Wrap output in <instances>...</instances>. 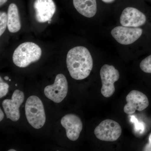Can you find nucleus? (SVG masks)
<instances>
[{
  "instance_id": "nucleus-3",
  "label": "nucleus",
  "mask_w": 151,
  "mask_h": 151,
  "mask_svg": "<svg viewBox=\"0 0 151 151\" xmlns=\"http://www.w3.org/2000/svg\"><path fill=\"white\" fill-rule=\"evenodd\" d=\"M41 55V49L37 45L32 42H25L16 49L13 55V61L18 67H26L38 60Z\"/></svg>"
},
{
  "instance_id": "nucleus-14",
  "label": "nucleus",
  "mask_w": 151,
  "mask_h": 151,
  "mask_svg": "<svg viewBox=\"0 0 151 151\" xmlns=\"http://www.w3.org/2000/svg\"><path fill=\"white\" fill-rule=\"evenodd\" d=\"M7 27L12 33L18 32L21 29V24L18 9L15 4H11L8 10Z\"/></svg>"
},
{
  "instance_id": "nucleus-2",
  "label": "nucleus",
  "mask_w": 151,
  "mask_h": 151,
  "mask_svg": "<svg viewBox=\"0 0 151 151\" xmlns=\"http://www.w3.org/2000/svg\"><path fill=\"white\" fill-rule=\"evenodd\" d=\"M141 7V0H122L115 9L119 14V25L130 27L144 26L147 23V17Z\"/></svg>"
},
{
  "instance_id": "nucleus-7",
  "label": "nucleus",
  "mask_w": 151,
  "mask_h": 151,
  "mask_svg": "<svg viewBox=\"0 0 151 151\" xmlns=\"http://www.w3.org/2000/svg\"><path fill=\"white\" fill-rule=\"evenodd\" d=\"M94 133L96 137L100 140L113 142L120 137L122 129L117 122L111 119H106L96 127Z\"/></svg>"
},
{
  "instance_id": "nucleus-24",
  "label": "nucleus",
  "mask_w": 151,
  "mask_h": 151,
  "mask_svg": "<svg viewBox=\"0 0 151 151\" xmlns=\"http://www.w3.org/2000/svg\"><path fill=\"white\" fill-rule=\"evenodd\" d=\"M16 150H14V149H11V150H9V151H16Z\"/></svg>"
},
{
  "instance_id": "nucleus-13",
  "label": "nucleus",
  "mask_w": 151,
  "mask_h": 151,
  "mask_svg": "<svg viewBox=\"0 0 151 151\" xmlns=\"http://www.w3.org/2000/svg\"><path fill=\"white\" fill-rule=\"evenodd\" d=\"M73 4L78 13L89 18L96 15L100 6L103 8L99 0H73Z\"/></svg>"
},
{
  "instance_id": "nucleus-10",
  "label": "nucleus",
  "mask_w": 151,
  "mask_h": 151,
  "mask_svg": "<svg viewBox=\"0 0 151 151\" xmlns=\"http://www.w3.org/2000/svg\"><path fill=\"white\" fill-rule=\"evenodd\" d=\"M127 104L124 108V112L131 115L136 111H142L148 107L149 101L147 97L142 92L134 90L131 91L126 97Z\"/></svg>"
},
{
  "instance_id": "nucleus-1",
  "label": "nucleus",
  "mask_w": 151,
  "mask_h": 151,
  "mask_svg": "<svg viewBox=\"0 0 151 151\" xmlns=\"http://www.w3.org/2000/svg\"><path fill=\"white\" fill-rule=\"evenodd\" d=\"M66 64L72 78L76 80H82L87 78L92 71L93 58L86 47L76 46L68 52Z\"/></svg>"
},
{
  "instance_id": "nucleus-23",
  "label": "nucleus",
  "mask_w": 151,
  "mask_h": 151,
  "mask_svg": "<svg viewBox=\"0 0 151 151\" xmlns=\"http://www.w3.org/2000/svg\"><path fill=\"white\" fill-rule=\"evenodd\" d=\"M5 79H6V80H9V78L8 76H5L4 77Z\"/></svg>"
},
{
  "instance_id": "nucleus-21",
  "label": "nucleus",
  "mask_w": 151,
  "mask_h": 151,
  "mask_svg": "<svg viewBox=\"0 0 151 151\" xmlns=\"http://www.w3.org/2000/svg\"><path fill=\"white\" fill-rule=\"evenodd\" d=\"M4 113L2 111L1 109H0V121L1 122L2 121L3 119L4 118Z\"/></svg>"
},
{
  "instance_id": "nucleus-11",
  "label": "nucleus",
  "mask_w": 151,
  "mask_h": 151,
  "mask_svg": "<svg viewBox=\"0 0 151 151\" xmlns=\"http://www.w3.org/2000/svg\"><path fill=\"white\" fill-rule=\"evenodd\" d=\"M61 124L66 130V136L70 140H77L83 128L81 119L76 115L69 114L63 116Z\"/></svg>"
},
{
  "instance_id": "nucleus-6",
  "label": "nucleus",
  "mask_w": 151,
  "mask_h": 151,
  "mask_svg": "<svg viewBox=\"0 0 151 151\" xmlns=\"http://www.w3.org/2000/svg\"><path fill=\"white\" fill-rule=\"evenodd\" d=\"M100 76L102 81L101 92L105 97H110L115 92L114 83L120 78V73L113 65L105 64L100 70Z\"/></svg>"
},
{
  "instance_id": "nucleus-8",
  "label": "nucleus",
  "mask_w": 151,
  "mask_h": 151,
  "mask_svg": "<svg viewBox=\"0 0 151 151\" xmlns=\"http://www.w3.org/2000/svg\"><path fill=\"white\" fill-rule=\"evenodd\" d=\"M68 90L67 79L63 74H58L54 84L48 85L44 89L45 96L55 103L62 102L66 97Z\"/></svg>"
},
{
  "instance_id": "nucleus-16",
  "label": "nucleus",
  "mask_w": 151,
  "mask_h": 151,
  "mask_svg": "<svg viewBox=\"0 0 151 151\" xmlns=\"http://www.w3.org/2000/svg\"><path fill=\"white\" fill-rule=\"evenodd\" d=\"M103 9H116L122 0H99Z\"/></svg>"
},
{
  "instance_id": "nucleus-19",
  "label": "nucleus",
  "mask_w": 151,
  "mask_h": 151,
  "mask_svg": "<svg viewBox=\"0 0 151 151\" xmlns=\"http://www.w3.org/2000/svg\"><path fill=\"white\" fill-rule=\"evenodd\" d=\"M9 85L4 82H0V98L4 97L7 94L9 91Z\"/></svg>"
},
{
  "instance_id": "nucleus-22",
  "label": "nucleus",
  "mask_w": 151,
  "mask_h": 151,
  "mask_svg": "<svg viewBox=\"0 0 151 151\" xmlns=\"http://www.w3.org/2000/svg\"><path fill=\"white\" fill-rule=\"evenodd\" d=\"M7 1L8 0H0V6H1V7L4 5L5 4H6Z\"/></svg>"
},
{
  "instance_id": "nucleus-5",
  "label": "nucleus",
  "mask_w": 151,
  "mask_h": 151,
  "mask_svg": "<svg viewBox=\"0 0 151 151\" xmlns=\"http://www.w3.org/2000/svg\"><path fill=\"white\" fill-rule=\"evenodd\" d=\"M144 30L141 27H130L117 25L111 29L110 34L117 43L123 46L135 44L142 36Z\"/></svg>"
},
{
  "instance_id": "nucleus-17",
  "label": "nucleus",
  "mask_w": 151,
  "mask_h": 151,
  "mask_svg": "<svg viewBox=\"0 0 151 151\" xmlns=\"http://www.w3.org/2000/svg\"><path fill=\"white\" fill-rule=\"evenodd\" d=\"M8 15L4 12L0 13V36L4 32L7 26Z\"/></svg>"
},
{
  "instance_id": "nucleus-12",
  "label": "nucleus",
  "mask_w": 151,
  "mask_h": 151,
  "mask_svg": "<svg viewBox=\"0 0 151 151\" xmlns=\"http://www.w3.org/2000/svg\"><path fill=\"white\" fill-rule=\"evenodd\" d=\"M36 19L38 22L51 20L56 11L53 0H35L34 4Z\"/></svg>"
},
{
  "instance_id": "nucleus-20",
  "label": "nucleus",
  "mask_w": 151,
  "mask_h": 151,
  "mask_svg": "<svg viewBox=\"0 0 151 151\" xmlns=\"http://www.w3.org/2000/svg\"><path fill=\"white\" fill-rule=\"evenodd\" d=\"M144 151H151V133L149 137V142L145 146L143 149Z\"/></svg>"
},
{
  "instance_id": "nucleus-9",
  "label": "nucleus",
  "mask_w": 151,
  "mask_h": 151,
  "mask_svg": "<svg viewBox=\"0 0 151 151\" xmlns=\"http://www.w3.org/2000/svg\"><path fill=\"white\" fill-rule=\"evenodd\" d=\"M24 100L23 92L17 89L14 92L12 99H6L3 101V108L7 119L13 122L18 121L20 116L19 109Z\"/></svg>"
},
{
  "instance_id": "nucleus-18",
  "label": "nucleus",
  "mask_w": 151,
  "mask_h": 151,
  "mask_svg": "<svg viewBox=\"0 0 151 151\" xmlns=\"http://www.w3.org/2000/svg\"><path fill=\"white\" fill-rule=\"evenodd\" d=\"M131 122L134 124V129L136 132L142 133L145 130V127L142 123H139L137 119L134 116H131Z\"/></svg>"
},
{
  "instance_id": "nucleus-4",
  "label": "nucleus",
  "mask_w": 151,
  "mask_h": 151,
  "mask_svg": "<svg viewBox=\"0 0 151 151\" xmlns=\"http://www.w3.org/2000/svg\"><path fill=\"white\" fill-rule=\"evenodd\" d=\"M25 115L28 122L35 129L43 127L46 121L43 103L37 96H30L27 100L25 106Z\"/></svg>"
},
{
  "instance_id": "nucleus-25",
  "label": "nucleus",
  "mask_w": 151,
  "mask_h": 151,
  "mask_svg": "<svg viewBox=\"0 0 151 151\" xmlns=\"http://www.w3.org/2000/svg\"><path fill=\"white\" fill-rule=\"evenodd\" d=\"M16 86H17V84H16Z\"/></svg>"
},
{
  "instance_id": "nucleus-15",
  "label": "nucleus",
  "mask_w": 151,
  "mask_h": 151,
  "mask_svg": "<svg viewBox=\"0 0 151 151\" xmlns=\"http://www.w3.org/2000/svg\"><path fill=\"white\" fill-rule=\"evenodd\" d=\"M139 66L143 72L151 73V54L142 60Z\"/></svg>"
},
{
  "instance_id": "nucleus-26",
  "label": "nucleus",
  "mask_w": 151,
  "mask_h": 151,
  "mask_svg": "<svg viewBox=\"0 0 151 151\" xmlns=\"http://www.w3.org/2000/svg\"><path fill=\"white\" fill-rule=\"evenodd\" d=\"M9 81H11V79H9Z\"/></svg>"
}]
</instances>
